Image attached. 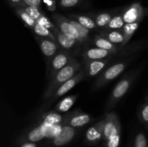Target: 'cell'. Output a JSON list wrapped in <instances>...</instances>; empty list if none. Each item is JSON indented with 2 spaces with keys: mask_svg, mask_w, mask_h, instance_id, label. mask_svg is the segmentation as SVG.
Wrapping results in <instances>:
<instances>
[{
  "mask_svg": "<svg viewBox=\"0 0 148 147\" xmlns=\"http://www.w3.org/2000/svg\"><path fill=\"white\" fill-rule=\"evenodd\" d=\"M82 69L81 64L74 58L72 61L65 67L61 69L49 82L47 88L45 90L43 99L48 100L55 93L62 84L73 77Z\"/></svg>",
  "mask_w": 148,
  "mask_h": 147,
  "instance_id": "1",
  "label": "cell"
},
{
  "mask_svg": "<svg viewBox=\"0 0 148 147\" xmlns=\"http://www.w3.org/2000/svg\"><path fill=\"white\" fill-rule=\"evenodd\" d=\"M129 62H130V60L118 62L106 69L95 81L94 86L92 88L93 91L101 89V87L107 84L108 82L114 80L117 76H119L126 69Z\"/></svg>",
  "mask_w": 148,
  "mask_h": 147,
  "instance_id": "2",
  "label": "cell"
},
{
  "mask_svg": "<svg viewBox=\"0 0 148 147\" xmlns=\"http://www.w3.org/2000/svg\"><path fill=\"white\" fill-rule=\"evenodd\" d=\"M137 74H138V72H136V73H133L129 76H127L116 85L110 96L109 100L107 103V110L112 109L119 101V99L122 98L124 95L128 92L132 83L137 77Z\"/></svg>",
  "mask_w": 148,
  "mask_h": 147,
  "instance_id": "3",
  "label": "cell"
},
{
  "mask_svg": "<svg viewBox=\"0 0 148 147\" xmlns=\"http://www.w3.org/2000/svg\"><path fill=\"white\" fill-rule=\"evenodd\" d=\"M85 78H86L85 76V71L84 68H82L77 74L75 76H74L73 77L71 78L69 80H68L67 82H65L64 84H62L57 90L55 92V93L51 97L50 99H48V102H46L44 105V106L42 107L41 110L46 109V107H48L49 105H50L53 101H55L56 99H57L58 98H59L60 97L64 95L66 92H69V90L72 89L74 86H76L79 82H81L82 80H83Z\"/></svg>",
  "mask_w": 148,
  "mask_h": 147,
  "instance_id": "4",
  "label": "cell"
},
{
  "mask_svg": "<svg viewBox=\"0 0 148 147\" xmlns=\"http://www.w3.org/2000/svg\"><path fill=\"white\" fill-rule=\"evenodd\" d=\"M74 57L70 52L61 48L52 59L49 68V79H51L61 69L69 64Z\"/></svg>",
  "mask_w": 148,
  "mask_h": 147,
  "instance_id": "5",
  "label": "cell"
},
{
  "mask_svg": "<svg viewBox=\"0 0 148 147\" xmlns=\"http://www.w3.org/2000/svg\"><path fill=\"white\" fill-rule=\"evenodd\" d=\"M51 17L54 21V24H56V27L59 29V30L62 33H63L64 34L69 36V37H72V38L76 39L81 43L79 33H78L77 30H76L75 26L71 23L70 19L65 17L64 16L60 14H53L51 15Z\"/></svg>",
  "mask_w": 148,
  "mask_h": 147,
  "instance_id": "6",
  "label": "cell"
},
{
  "mask_svg": "<svg viewBox=\"0 0 148 147\" xmlns=\"http://www.w3.org/2000/svg\"><path fill=\"white\" fill-rule=\"evenodd\" d=\"M121 14L125 24L141 22L145 16L144 7L139 2L133 3L126 7L122 10Z\"/></svg>",
  "mask_w": 148,
  "mask_h": 147,
  "instance_id": "7",
  "label": "cell"
},
{
  "mask_svg": "<svg viewBox=\"0 0 148 147\" xmlns=\"http://www.w3.org/2000/svg\"><path fill=\"white\" fill-rule=\"evenodd\" d=\"M121 134V124L114 112H108L105 116V125L103 138L108 141L111 137Z\"/></svg>",
  "mask_w": 148,
  "mask_h": 147,
  "instance_id": "8",
  "label": "cell"
},
{
  "mask_svg": "<svg viewBox=\"0 0 148 147\" xmlns=\"http://www.w3.org/2000/svg\"><path fill=\"white\" fill-rule=\"evenodd\" d=\"M90 121L91 118L88 113L81 112L79 110H75L65 115L64 117L62 123L73 128H77L84 126L86 124L89 123Z\"/></svg>",
  "mask_w": 148,
  "mask_h": 147,
  "instance_id": "9",
  "label": "cell"
},
{
  "mask_svg": "<svg viewBox=\"0 0 148 147\" xmlns=\"http://www.w3.org/2000/svg\"><path fill=\"white\" fill-rule=\"evenodd\" d=\"M51 32L54 37H56L58 44L64 50L69 52L71 50H76L82 45L80 42H79L76 39L72 38V37L64 34L59 30V29L57 27H56L53 30H51Z\"/></svg>",
  "mask_w": 148,
  "mask_h": 147,
  "instance_id": "10",
  "label": "cell"
},
{
  "mask_svg": "<svg viewBox=\"0 0 148 147\" xmlns=\"http://www.w3.org/2000/svg\"><path fill=\"white\" fill-rule=\"evenodd\" d=\"M111 59V57L101 60L84 61L85 66L83 68L85 69L86 77H92L101 74L106 69Z\"/></svg>",
  "mask_w": 148,
  "mask_h": 147,
  "instance_id": "11",
  "label": "cell"
},
{
  "mask_svg": "<svg viewBox=\"0 0 148 147\" xmlns=\"http://www.w3.org/2000/svg\"><path fill=\"white\" fill-rule=\"evenodd\" d=\"M36 39L40 46L42 53L50 61L52 60L55 55L62 48L57 42L53 41L51 39L42 37L38 35H36Z\"/></svg>",
  "mask_w": 148,
  "mask_h": 147,
  "instance_id": "12",
  "label": "cell"
},
{
  "mask_svg": "<svg viewBox=\"0 0 148 147\" xmlns=\"http://www.w3.org/2000/svg\"><path fill=\"white\" fill-rule=\"evenodd\" d=\"M116 52L111 50H105L98 47H91L86 48L82 53V56L84 61L91 60H101V59H107L109 57H113L114 55H116Z\"/></svg>",
  "mask_w": 148,
  "mask_h": 147,
  "instance_id": "13",
  "label": "cell"
},
{
  "mask_svg": "<svg viewBox=\"0 0 148 147\" xmlns=\"http://www.w3.org/2000/svg\"><path fill=\"white\" fill-rule=\"evenodd\" d=\"M92 43L95 47L105 49V50H111V51L116 52L117 54H118L119 52H127V50H128L127 48H126L125 50L124 49V47L125 46H121L114 44V43L110 42L108 40H107L106 38H105L104 37L101 36V35H95L94 36L93 39H92Z\"/></svg>",
  "mask_w": 148,
  "mask_h": 147,
  "instance_id": "14",
  "label": "cell"
},
{
  "mask_svg": "<svg viewBox=\"0 0 148 147\" xmlns=\"http://www.w3.org/2000/svg\"><path fill=\"white\" fill-rule=\"evenodd\" d=\"M75 135V129L69 125H64L59 133L53 138V144L56 146H62L72 141Z\"/></svg>",
  "mask_w": 148,
  "mask_h": 147,
  "instance_id": "15",
  "label": "cell"
},
{
  "mask_svg": "<svg viewBox=\"0 0 148 147\" xmlns=\"http://www.w3.org/2000/svg\"><path fill=\"white\" fill-rule=\"evenodd\" d=\"M105 118L100 120L92 127L89 128L85 133L86 140L90 143H96L103 137V129Z\"/></svg>",
  "mask_w": 148,
  "mask_h": 147,
  "instance_id": "16",
  "label": "cell"
},
{
  "mask_svg": "<svg viewBox=\"0 0 148 147\" xmlns=\"http://www.w3.org/2000/svg\"><path fill=\"white\" fill-rule=\"evenodd\" d=\"M100 35L107 40H109L112 43L118 46H123V43L124 41V33L122 30H101L100 32Z\"/></svg>",
  "mask_w": 148,
  "mask_h": 147,
  "instance_id": "17",
  "label": "cell"
},
{
  "mask_svg": "<svg viewBox=\"0 0 148 147\" xmlns=\"http://www.w3.org/2000/svg\"><path fill=\"white\" fill-rule=\"evenodd\" d=\"M63 120L64 117H62L56 111H50V112L45 113L42 116L43 124L46 127L60 125L63 122Z\"/></svg>",
  "mask_w": 148,
  "mask_h": 147,
  "instance_id": "18",
  "label": "cell"
},
{
  "mask_svg": "<svg viewBox=\"0 0 148 147\" xmlns=\"http://www.w3.org/2000/svg\"><path fill=\"white\" fill-rule=\"evenodd\" d=\"M69 17L72 20L80 23L82 25L89 29L90 30H96L97 29H98L94 19L89 16L83 15V14H70L69 15Z\"/></svg>",
  "mask_w": 148,
  "mask_h": 147,
  "instance_id": "19",
  "label": "cell"
},
{
  "mask_svg": "<svg viewBox=\"0 0 148 147\" xmlns=\"http://www.w3.org/2000/svg\"><path fill=\"white\" fill-rule=\"evenodd\" d=\"M77 99V95H71V96L66 97L59 101L57 105L55 106V111L60 112H66L73 106Z\"/></svg>",
  "mask_w": 148,
  "mask_h": 147,
  "instance_id": "20",
  "label": "cell"
},
{
  "mask_svg": "<svg viewBox=\"0 0 148 147\" xmlns=\"http://www.w3.org/2000/svg\"><path fill=\"white\" fill-rule=\"evenodd\" d=\"M46 128L44 125L36 127L27 135V140L30 142H37L46 136Z\"/></svg>",
  "mask_w": 148,
  "mask_h": 147,
  "instance_id": "21",
  "label": "cell"
},
{
  "mask_svg": "<svg viewBox=\"0 0 148 147\" xmlns=\"http://www.w3.org/2000/svg\"><path fill=\"white\" fill-rule=\"evenodd\" d=\"M115 14L114 12H103L96 14L94 17V20L98 28H101V30L103 29L109 23Z\"/></svg>",
  "mask_w": 148,
  "mask_h": 147,
  "instance_id": "22",
  "label": "cell"
},
{
  "mask_svg": "<svg viewBox=\"0 0 148 147\" xmlns=\"http://www.w3.org/2000/svg\"><path fill=\"white\" fill-rule=\"evenodd\" d=\"M70 22L71 23L75 26L76 30H77L78 33H79V37H80L81 43H82V44L89 43V42L90 41L91 30H90L89 29L84 27V26L82 25L80 23L75 21V20L70 19Z\"/></svg>",
  "mask_w": 148,
  "mask_h": 147,
  "instance_id": "23",
  "label": "cell"
},
{
  "mask_svg": "<svg viewBox=\"0 0 148 147\" xmlns=\"http://www.w3.org/2000/svg\"><path fill=\"white\" fill-rule=\"evenodd\" d=\"M140 22H134V23H127L124 25L123 28L121 29L124 33V41L123 43V46H126L130 41V39L134 34L136 30L138 29Z\"/></svg>",
  "mask_w": 148,
  "mask_h": 147,
  "instance_id": "24",
  "label": "cell"
},
{
  "mask_svg": "<svg viewBox=\"0 0 148 147\" xmlns=\"http://www.w3.org/2000/svg\"><path fill=\"white\" fill-rule=\"evenodd\" d=\"M125 24V22L123 19L121 12L119 14H116L113 17L111 21L102 30H121Z\"/></svg>",
  "mask_w": 148,
  "mask_h": 147,
  "instance_id": "25",
  "label": "cell"
},
{
  "mask_svg": "<svg viewBox=\"0 0 148 147\" xmlns=\"http://www.w3.org/2000/svg\"><path fill=\"white\" fill-rule=\"evenodd\" d=\"M15 12L16 14H17V16L23 20V22L25 23V24L27 27H28L29 28L31 29V30L33 29V27L36 25V23H37V22H36L34 19L32 18L23 7H15Z\"/></svg>",
  "mask_w": 148,
  "mask_h": 147,
  "instance_id": "26",
  "label": "cell"
},
{
  "mask_svg": "<svg viewBox=\"0 0 148 147\" xmlns=\"http://www.w3.org/2000/svg\"><path fill=\"white\" fill-rule=\"evenodd\" d=\"M33 31L34 32L36 35H38L42 37H46V38L51 39L55 42H57L56 40V37L53 35L52 32L49 29L46 28L44 26L41 25L39 23H36V25L33 27Z\"/></svg>",
  "mask_w": 148,
  "mask_h": 147,
  "instance_id": "27",
  "label": "cell"
},
{
  "mask_svg": "<svg viewBox=\"0 0 148 147\" xmlns=\"http://www.w3.org/2000/svg\"><path fill=\"white\" fill-rule=\"evenodd\" d=\"M138 118L142 123L148 126V96L143 105L138 109Z\"/></svg>",
  "mask_w": 148,
  "mask_h": 147,
  "instance_id": "28",
  "label": "cell"
},
{
  "mask_svg": "<svg viewBox=\"0 0 148 147\" xmlns=\"http://www.w3.org/2000/svg\"><path fill=\"white\" fill-rule=\"evenodd\" d=\"M26 12H27V14L32 17V18L34 19L36 21H37L40 17H41L43 14L41 10L40 9V7H23Z\"/></svg>",
  "mask_w": 148,
  "mask_h": 147,
  "instance_id": "29",
  "label": "cell"
},
{
  "mask_svg": "<svg viewBox=\"0 0 148 147\" xmlns=\"http://www.w3.org/2000/svg\"><path fill=\"white\" fill-rule=\"evenodd\" d=\"M36 22H37L38 23H39L40 24H41V25L44 26L46 28L49 29L51 31L53 30V29L56 27V25L54 24V22H52L50 20V19H49V17H46L45 14H43V15H42Z\"/></svg>",
  "mask_w": 148,
  "mask_h": 147,
  "instance_id": "30",
  "label": "cell"
},
{
  "mask_svg": "<svg viewBox=\"0 0 148 147\" xmlns=\"http://www.w3.org/2000/svg\"><path fill=\"white\" fill-rule=\"evenodd\" d=\"M134 147H147V139L143 133H138L136 135Z\"/></svg>",
  "mask_w": 148,
  "mask_h": 147,
  "instance_id": "31",
  "label": "cell"
},
{
  "mask_svg": "<svg viewBox=\"0 0 148 147\" xmlns=\"http://www.w3.org/2000/svg\"><path fill=\"white\" fill-rule=\"evenodd\" d=\"M80 2V0H60L59 6L62 8H71L75 7Z\"/></svg>",
  "mask_w": 148,
  "mask_h": 147,
  "instance_id": "32",
  "label": "cell"
},
{
  "mask_svg": "<svg viewBox=\"0 0 148 147\" xmlns=\"http://www.w3.org/2000/svg\"><path fill=\"white\" fill-rule=\"evenodd\" d=\"M43 0H23L20 7H40L41 5V3Z\"/></svg>",
  "mask_w": 148,
  "mask_h": 147,
  "instance_id": "33",
  "label": "cell"
},
{
  "mask_svg": "<svg viewBox=\"0 0 148 147\" xmlns=\"http://www.w3.org/2000/svg\"><path fill=\"white\" fill-rule=\"evenodd\" d=\"M120 143V134L111 137L107 141V147H118Z\"/></svg>",
  "mask_w": 148,
  "mask_h": 147,
  "instance_id": "34",
  "label": "cell"
},
{
  "mask_svg": "<svg viewBox=\"0 0 148 147\" xmlns=\"http://www.w3.org/2000/svg\"><path fill=\"white\" fill-rule=\"evenodd\" d=\"M46 7L49 11H55L56 10V1L55 0H45Z\"/></svg>",
  "mask_w": 148,
  "mask_h": 147,
  "instance_id": "35",
  "label": "cell"
},
{
  "mask_svg": "<svg viewBox=\"0 0 148 147\" xmlns=\"http://www.w3.org/2000/svg\"><path fill=\"white\" fill-rule=\"evenodd\" d=\"M10 3L11 4L12 6L13 7H20V4H21L23 0H9Z\"/></svg>",
  "mask_w": 148,
  "mask_h": 147,
  "instance_id": "36",
  "label": "cell"
},
{
  "mask_svg": "<svg viewBox=\"0 0 148 147\" xmlns=\"http://www.w3.org/2000/svg\"><path fill=\"white\" fill-rule=\"evenodd\" d=\"M22 147H36V145L33 144H25L23 146H22Z\"/></svg>",
  "mask_w": 148,
  "mask_h": 147,
  "instance_id": "37",
  "label": "cell"
},
{
  "mask_svg": "<svg viewBox=\"0 0 148 147\" xmlns=\"http://www.w3.org/2000/svg\"><path fill=\"white\" fill-rule=\"evenodd\" d=\"M144 10H145V16H148V8L144 7Z\"/></svg>",
  "mask_w": 148,
  "mask_h": 147,
  "instance_id": "38",
  "label": "cell"
},
{
  "mask_svg": "<svg viewBox=\"0 0 148 147\" xmlns=\"http://www.w3.org/2000/svg\"><path fill=\"white\" fill-rule=\"evenodd\" d=\"M147 131H148V126L147 127Z\"/></svg>",
  "mask_w": 148,
  "mask_h": 147,
  "instance_id": "39",
  "label": "cell"
}]
</instances>
